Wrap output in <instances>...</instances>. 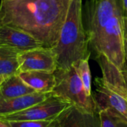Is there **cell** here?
<instances>
[{"mask_svg":"<svg viewBox=\"0 0 127 127\" xmlns=\"http://www.w3.org/2000/svg\"><path fill=\"white\" fill-rule=\"evenodd\" d=\"M124 24H125V31H124V45H125V53L126 59L127 60V22L124 17Z\"/></svg>","mask_w":127,"mask_h":127,"instance_id":"obj_17","label":"cell"},{"mask_svg":"<svg viewBox=\"0 0 127 127\" xmlns=\"http://www.w3.org/2000/svg\"><path fill=\"white\" fill-rule=\"evenodd\" d=\"M19 77L31 89L37 92L49 93L55 86V77L54 73L31 71H23L18 74Z\"/></svg>","mask_w":127,"mask_h":127,"instance_id":"obj_11","label":"cell"},{"mask_svg":"<svg viewBox=\"0 0 127 127\" xmlns=\"http://www.w3.org/2000/svg\"><path fill=\"white\" fill-rule=\"evenodd\" d=\"M101 127H127V121L109 109L99 112Z\"/></svg>","mask_w":127,"mask_h":127,"instance_id":"obj_15","label":"cell"},{"mask_svg":"<svg viewBox=\"0 0 127 127\" xmlns=\"http://www.w3.org/2000/svg\"><path fill=\"white\" fill-rule=\"evenodd\" d=\"M94 97L98 111L109 109L127 121V100L106 84L103 77H97L94 81Z\"/></svg>","mask_w":127,"mask_h":127,"instance_id":"obj_7","label":"cell"},{"mask_svg":"<svg viewBox=\"0 0 127 127\" xmlns=\"http://www.w3.org/2000/svg\"><path fill=\"white\" fill-rule=\"evenodd\" d=\"M89 59L90 58L82 60L74 65L76 67L86 95L88 96H93L91 91V74L89 66Z\"/></svg>","mask_w":127,"mask_h":127,"instance_id":"obj_14","label":"cell"},{"mask_svg":"<svg viewBox=\"0 0 127 127\" xmlns=\"http://www.w3.org/2000/svg\"><path fill=\"white\" fill-rule=\"evenodd\" d=\"M0 127H12L10 124L7 121L0 119Z\"/></svg>","mask_w":127,"mask_h":127,"instance_id":"obj_19","label":"cell"},{"mask_svg":"<svg viewBox=\"0 0 127 127\" xmlns=\"http://www.w3.org/2000/svg\"><path fill=\"white\" fill-rule=\"evenodd\" d=\"M19 72L41 71L54 73L57 69V60L51 48L40 47L19 52L18 55Z\"/></svg>","mask_w":127,"mask_h":127,"instance_id":"obj_6","label":"cell"},{"mask_svg":"<svg viewBox=\"0 0 127 127\" xmlns=\"http://www.w3.org/2000/svg\"><path fill=\"white\" fill-rule=\"evenodd\" d=\"M124 99H125V98H124Z\"/></svg>","mask_w":127,"mask_h":127,"instance_id":"obj_25","label":"cell"},{"mask_svg":"<svg viewBox=\"0 0 127 127\" xmlns=\"http://www.w3.org/2000/svg\"><path fill=\"white\" fill-rule=\"evenodd\" d=\"M70 0H14L1 2V25L25 31L53 48L66 20Z\"/></svg>","mask_w":127,"mask_h":127,"instance_id":"obj_1","label":"cell"},{"mask_svg":"<svg viewBox=\"0 0 127 127\" xmlns=\"http://www.w3.org/2000/svg\"><path fill=\"white\" fill-rule=\"evenodd\" d=\"M19 53L11 48H0V77L4 79L19 73Z\"/></svg>","mask_w":127,"mask_h":127,"instance_id":"obj_13","label":"cell"},{"mask_svg":"<svg viewBox=\"0 0 127 127\" xmlns=\"http://www.w3.org/2000/svg\"><path fill=\"white\" fill-rule=\"evenodd\" d=\"M70 1H72V0H70Z\"/></svg>","mask_w":127,"mask_h":127,"instance_id":"obj_24","label":"cell"},{"mask_svg":"<svg viewBox=\"0 0 127 127\" xmlns=\"http://www.w3.org/2000/svg\"><path fill=\"white\" fill-rule=\"evenodd\" d=\"M124 15L120 0L90 1L88 7L89 42L97 53L119 70L126 65Z\"/></svg>","mask_w":127,"mask_h":127,"instance_id":"obj_2","label":"cell"},{"mask_svg":"<svg viewBox=\"0 0 127 127\" xmlns=\"http://www.w3.org/2000/svg\"><path fill=\"white\" fill-rule=\"evenodd\" d=\"M89 37L85 29L82 0H72L58 42L52 48L57 60V68L66 70L76 63L90 58Z\"/></svg>","mask_w":127,"mask_h":127,"instance_id":"obj_3","label":"cell"},{"mask_svg":"<svg viewBox=\"0 0 127 127\" xmlns=\"http://www.w3.org/2000/svg\"><path fill=\"white\" fill-rule=\"evenodd\" d=\"M124 16H127V0H120Z\"/></svg>","mask_w":127,"mask_h":127,"instance_id":"obj_18","label":"cell"},{"mask_svg":"<svg viewBox=\"0 0 127 127\" xmlns=\"http://www.w3.org/2000/svg\"><path fill=\"white\" fill-rule=\"evenodd\" d=\"M14 0H1V2H6V1H11Z\"/></svg>","mask_w":127,"mask_h":127,"instance_id":"obj_20","label":"cell"},{"mask_svg":"<svg viewBox=\"0 0 127 127\" xmlns=\"http://www.w3.org/2000/svg\"><path fill=\"white\" fill-rule=\"evenodd\" d=\"M40 47L43 44L28 33L4 25L0 27V48L22 52Z\"/></svg>","mask_w":127,"mask_h":127,"instance_id":"obj_8","label":"cell"},{"mask_svg":"<svg viewBox=\"0 0 127 127\" xmlns=\"http://www.w3.org/2000/svg\"><path fill=\"white\" fill-rule=\"evenodd\" d=\"M52 95V92H34L18 97L0 100V118L21 112L45 100Z\"/></svg>","mask_w":127,"mask_h":127,"instance_id":"obj_10","label":"cell"},{"mask_svg":"<svg viewBox=\"0 0 127 127\" xmlns=\"http://www.w3.org/2000/svg\"><path fill=\"white\" fill-rule=\"evenodd\" d=\"M54 74L56 83L52 95L67 100L82 111L91 114L99 113L94 95H86L75 65L66 70L57 68Z\"/></svg>","mask_w":127,"mask_h":127,"instance_id":"obj_4","label":"cell"},{"mask_svg":"<svg viewBox=\"0 0 127 127\" xmlns=\"http://www.w3.org/2000/svg\"><path fill=\"white\" fill-rule=\"evenodd\" d=\"M2 80H3V78H2V77H0V84H1V83L2 82Z\"/></svg>","mask_w":127,"mask_h":127,"instance_id":"obj_21","label":"cell"},{"mask_svg":"<svg viewBox=\"0 0 127 127\" xmlns=\"http://www.w3.org/2000/svg\"><path fill=\"white\" fill-rule=\"evenodd\" d=\"M37 92L28 86L18 74L3 79L0 84V100L18 97Z\"/></svg>","mask_w":127,"mask_h":127,"instance_id":"obj_12","label":"cell"},{"mask_svg":"<svg viewBox=\"0 0 127 127\" xmlns=\"http://www.w3.org/2000/svg\"><path fill=\"white\" fill-rule=\"evenodd\" d=\"M9 123L12 127H56V120L53 121H22Z\"/></svg>","mask_w":127,"mask_h":127,"instance_id":"obj_16","label":"cell"},{"mask_svg":"<svg viewBox=\"0 0 127 127\" xmlns=\"http://www.w3.org/2000/svg\"><path fill=\"white\" fill-rule=\"evenodd\" d=\"M89 1H97V0H89Z\"/></svg>","mask_w":127,"mask_h":127,"instance_id":"obj_23","label":"cell"},{"mask_svg":"<svg viewBox=\"0 0 127 127\" xmlns=\"http://www.w3.org/2000/svg\"><path fill=\"white\" fill-rule=\"evenodd\" d=\"M1 26V16H0V27Z\"/></svg>","mask_w":127,"mask_h":127,"instance_id":"obj_22","label":"cell"},{"mask_svg":"<svg viewBox=\"0 0 127 127\" xmlns=\"http://www.w3.org/2000/svg\"><path fill=\"white\" fill-rule=\"evenodd\" d=\"M73 105L67 100L52 95L45 100L21 112L1 117L7 122L53 121Z\"/></svg>","mask_w":127,"mask_h":127,"instance_id":"obj_5","label":"cell"},{"mask_svg":"<svg viewBox=\"0 0 127 127\" xmlns=\"http://www.w3.org/2000/svg\"><path fill=\"white\" fill-rule=\"evenodd\" d=\"M56 127H101V124L99 113H88L73 105L56 119Z\"/></svg>","mask_w":127,"mask_h":127,"instance_id":"obj_9","label":"cell"}]
</instances>
